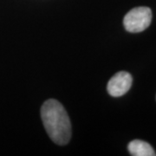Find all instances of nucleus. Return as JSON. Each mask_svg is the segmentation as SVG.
Wrapping results in <instances>:
<instances>
[{"mask_svg": "<svg viewBox=\"0 0 156 156\" xmlns=\"http://www.w3.org/2000/svg\"><path fill=\"white\" fill-rule=\"evenodd\" d=\"M41 117L50 138L58 145H65L71 137V123L67 112L58 101H46L41 108Z\"/></svg>", "mask_w": 156, "mask_h": 156, "instance_id": "obj_1", "label": "nucleus"}, {"mask_svg": "<svg viewBox=\"0 0 156 156\" xmlns=\"http://www.w3.org/2000/svg\"><path fill=\"white\" fill-rule=\"evenodd\" d=\"M128 152L131 155L134 156H155L156 154L154 148L147 142L134 140L128 146Z\"/></svg>", "mask_w": 156, "mask_h": 156, "instance_id": "obj_4", "label": "nucleus"}, {"mask_svg": "<svg viewBox=\"0 0 156 156\" xmlns=\"http://www.w3.org/2000/svg\"><path fill=\"white\" fill-rule=\"evenodd\" d=\"M151 20L152 11L148 7H136L126 14L123 24L128 32L139 33L150 25Z\"/></svg>", "mask_w": 156, "mask_h": 156, "instance_id": "obj_2", "label": "nucleus"}, {"mask_svg": "<svg viewBox=\"0 0 156 156\" xmlns=\"http://www.w3.org/2000/svg\"><path fill=\"white\" fill-rule=\"evenodd\" d=\"M132 76L126 71H121L112 76L108 83L107 89L111 96L119 97L128 92L132 86Z\"/></svg>", "mask_w": 156, "mask_h": 156, "instance_id": "obj_3", "label": "nucleus"}]
</instances>
